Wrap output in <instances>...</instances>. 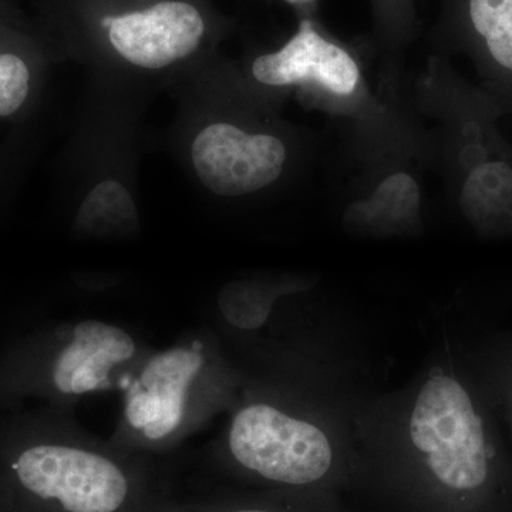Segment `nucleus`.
Instances as JSON below:
<instances>
[{
  "mask_svg": "<svg viewBox=\"0 0 512 512\" xmlns=\"http://www.w3.org/2000/svg\"><path fill=\"white\" fill-rule=\"evenodd\" d=\"M252 74L266 86L312 83L336 96H352L360 83V70L342 47L320 36L309 20L278 52L259 56Z\"/></svg>",
  "mask_w": 512,
  "mask_h": 512,
  "instance_id": "6",
  "label": "nucleus"
},
{
  "mask_svg": "<svg viewBox=\"0 0 512 512\" xmlns=\"http://www.w3.org/2000/svg\"><path fill=\"white\" fill-rule=\"evenodd\" d=\"M229 448L242 467L293 487L319 483L333 466L332 446L322 430L268 404H252L235 416Z\"/></svg>",
  "mask_w": 512,
  "mask_h": 512,
  "instance_id": "2",
  "label": "nucleus"
},
{
  "mask_svg": "<svg viewBox=\"0 0 512 512\" xmlns=\"http://www.w3.org/2000/svg\"><path fill=\"white\" fill-rule=\"evenodd\" d=\"M237 512H269L265 510H239Z\"/></svg>",
  "mask_w": 512,
  "mask_h": 512,
  "instance_id": "14",
  "label": "nucleus"
},
{
  "mask_svg": "<svg viewBox=\"0 0 512 512\" xmlns=\"http://www.w3.org/2000/svg\"><path fill=\"white\" fill-rule=\"evenodd\" d=\"M16 471L30 493L55 498L69 512H116L126 501L128 485L120 468L80 448H29L19 457Z\"/></svg>",
  "mask_w": 512,
  "mask_h": 512,
  "instance_id": "3",
  "label": "nucleus"
},
{
  "mask_svg": "<svg viewBox=\"0 0 512 512\" xmlns=\"http://www.w3.org/2000/svg\"><path fill=\"white\" fill-rule=\"evenodd\" d=\"M134 353V340L123 329L84 320L74 329L72 343L57 357L53 380L62 393L93 392L109 379L114 365Z\"/></svg>",
  "mask_w": 512,
  "mask_h": 512,
  "instance_id": "8",
  "label": "nucleus"
},
{
  "mask_svg": "<svg viewBox=\"0 0 512 512\" xmlns=\"http://www.w3.org/2000/svg\"><path fill=\"white\" fill-rule=\"evenodd\" d=\"M410 439L441 487L468 493L488 478L483 424L464 387L448 376L424 384L410 420Z\"/></svg>",
  "mask_w": 512,
  "mask_h": 512,
  "instance_id": "1",
  "label": "nucleus"
},
{
  "mask_svg": "<svg viewBox=\"0 0 512 512\" xmlns=\"http://www.w3.org/2000/svg\"><path fill=\"white\" fill-rule=\"evenodd\" d=\"M420 204L419 184L412 175L394 173L384 178L367 200L353 205L348 215L353 224L393 227L412 221Z\"/></svg>",
  "mask_w": 512,
  "mask_h": 512,
  "instance_id": "9",
  "label": "nucleus"
},
{
  "mask_svg": "<svg viewBox=\"0 0 512 512\" xmlns=\"http://www.w3.org/2000/svg\"><path fill=\"white\" fill-rule=\"evenodd\" d=\"M204 359L190 349H171L154 356L140 383L128 393L126 416L147 439L160 440L183 420L185 397Z\"/></svg>",
  "mask_w": 512,
  "mask_h": 512,
  "instance_id": "7",
  "label": "nucleus"
},
{
  "mask_svg": "<svg viewBox=\"0 0 512 512\" xmlns=\"http://www.w3.org/2000/svg\"><path fill=\"white\" fill-rule=\"evenodd\" d=\"M198 178L214 194L239 197L262 190L284 170L286 148L269 134H248L227 123L211 124L191 148Z\"/></svg>",
  "mask_w": 512,
  "mask_h": 512,
  "instance_id": "4",
  "label": "nucleus"
},
{
  "mask_svg": "<svg viewBox=\"0 0 512 512\" xmlns=\"http://www.w3.org/2000/svg\"><path fill=\"white\" fill-rule=\"evenodd\" d=\"M468 13L488 53L512 72V0H470Z\"/></svg>",
  "mask_w": 512,
  "mask_h": 512,
  "instance_id": "11",
  "label": "nucleus"
},
{
  "mask_svg": "<svg viewBox=\"0 0 512 512\" xmlns=\"http://www.w3.org/2000/svg\"><path fill=\"white\" fill-rule=\"evenodd\" d=\"M136 215L130 194L116 181L97 185L83 202L79 212L80 227L103 231L120 227Z\"/></svg>",
  "mask_w": 512,
  "mask_h": 512,
  "instance_id": "12",
  "label": "nucleus"
},
{
  "mask_svg": "<svg viewBox=\"0 0 512 512\" xmlns=\"http://www.w3.org/2000/svg\"><path fill=\"white\" fill-rule=\"evenodd\" d=\"M461 208L471 222L487 227L503 214L512 217V170L495 161L477 167L464 184Z\"/></svg>",
  "mask_w": 512,
  "mask_h": 512,
  "instance_id": "10",
  "label": "nucleus"
},
{
  "mask_svg": "<svg viewBox=\"0 0 512 512\" xmlns=\"http://www.w3.org/2000/svg\"><path fill=\"white\" fill-rule=\"evenodd\" d=\"M30 73L20 57L0 55V117L12 116L28 99Z\"/></svg>",
  "mask_w": 512,
  "mask_h": 512,
  "instance_id": "13",
  "label": "nucleus"
},
{
  "mask_svg": "<svg viewBox=\"0 0 512 512\" xmlns=\"http://www.w3.org/2000/svg\"><path fill=\"white\" fill-rule=\"evenodd\" d=\"M111 45L128 62L163 69L190 56L204 35L200 12L184 2H161L143 12L107 18Z\"/></svg>",
  "mask_w": 512,
  "mask_h": 512,
  "instance_id": "5",
  "label": "nucleus"
},
{
  "mask_svg": "<svg viewBox=\"0 0 512 512\" xmlns=\"http://www.w3.org/2000/svg\"><path fill=\"white\" fill-rule=\"evenodd\" d=\"M289 2L299 3V2H308V0H289Z\"/></svg>",
  "mask_w": 512,
  "mask_h": 512,
  "instance_id": "15",
  "label": "nucleus"
}]
</instances>
